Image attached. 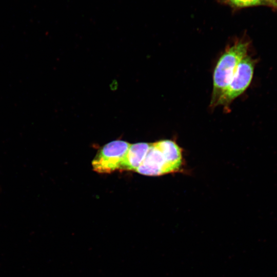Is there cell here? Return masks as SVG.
Here are the masks:
<instances>
[{
    "label": "cell",
    "instance_id": "6da1fadb",
    "mask_svg": "<svg viewBox=\"0 0 277 277\" xmlns=\"http://www.w3.org/2000/svg\"><path fill=\"white\" fill-rule=\"evenodd\" d=\"M181 148L174 141L161 140L150 143L149 148L137 173L148 176H159L177 172L182 165Z\"/></svg>",
    "mask_w": 277,
    "mask_h": 277
},
{
    "label": "cell",
    "instance_id": "7a4b0ae2",
    "mask_svg": "<svg viewBox=\"0 0 277 277\" xmlns=\"http://www.w3.org/2000/svg\"><path fill=\"white\" fill-rule=\"evenodd\" d=\"M249 44L239 40L227 47L214 70L210 107L214 108L228 85L241 61L247 55Z\"/></svg>",
    "mask_w": 277,
    "mask_h": 277
},
{
    "label": "cell",
    "instance_id": "3957f363",
    "mask_svg": "<svg viewBox=\"0 0 277 277\" xmlns=\"http://www.w3.org/2000/svg\"><path fill=\"white\" fill-rule=\"evenodd\" d=\"M254 61L246 55L239 64L225 91L219 98L217 106H223L227 110L232 102L248 88L252 78Z\"/></svg>",
    "mask_w": 277,
    "mask_h": 277
},
{
    "label": "cell",
    "instance_id": "277c9868",
    "mask_svg": "<svg viewBox=\"0 0 277 277\" xmlns=\"http://www.w3.org/2000/svg\"><path fill=\"white\" fill-rule=\"evenodd\" d=\"M130 145L122 140L112 141L104 145L92 162L93 170L100 173H110L120 170Z\"/></svg>",
    "mask_w": 277,
    "mask_h": 277
},
{
    "label": "cell",
    "instance_id": "5b68a950",
    "mask_svg": "<svg viewBox=\"0 0 277 277\" xmlns=\"http://www.w3.org/2000/svg\"><path fill=\"white\" fill-rule=\"evenodd\" d=\"M150 143H137L130 145L120 170L136 171L141 164Z\"/></svg>",
    "mask_w": 277,
    "mask_h": 277
},
{
    "label": "cell",
    "instance_id": "8992f818",
    "mask_svg": "<svg viewBox=\"0 0 277 277\" xmlns=\"http://www.w3.org/2000/svg\"><path fill=\"white\" fill-rule=\"evenodd\" d=\"M222 4L228 5L234 9L265 6L272 8L268 0H220Z\"/></svg>",
    "mask_w": 277,
    "mask_h": 277
},
{
    "label": "cell",
    "instance_id": "52a82bcc",
    "mask_svg": "<svg viewBox=\"0 0 277 277\" xmlns=\"http://www.w3.org/2000/svg\"><path fill=\"white\" fill-rule=\"evenodd\" d=\"M272 6V8L277 10V0H268Z\"/></svg>",
    "mask_w": 277,
    "mask_h": 277
}]
</instances>
